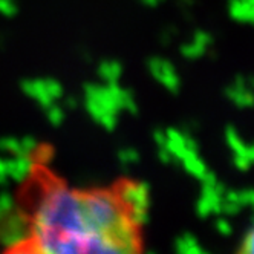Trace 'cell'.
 I'll list each match as a JSON object with an SVG mask.
<instances>
[{
    "mask_svg": "<svg viewBox=\"0 0 254 254\" xmlns=\"http://www.w3.org/2000/svg\"><path fill=\"white\" fill-rule=\"evenodd\" d=\"M23 231L6 251L31 254H132L142 250L149 187L133 179L74 186L43 158L31 161L17 191Z\"/></svg>",
    "mask_w": 254,
    "mask_h": 254,
    "instance_id": "6da1fadb",
    "label": "cell"
},
{
    "mask_svg": "<svg viewBox=\"0 0 254 254\" xmlns=\"http://www.w3.org/2000/svg\"><path fill=\"white\" fill-rule=\"evenodd\" d=\"M152 69L155 77L164 84L170 92L176 94L181 86V80L176 74V69L173 67L172 63L164 62V60H153L152 62Z\"/></svg>",
    "mask_w": 254,
    "mask_h": 254,
    "instance_id": "7a4b0ae2",
    "label": "cell"
},
{
    "mask_svg": "<svg viewBox=\"0 0 254 254\" xmlns=\"http://www.w3.org/2000/svg\"><path fill=\"white\" fill-rule=\"evenodd\" d=\"M225 97L239 109L254 107V92L248 87H236L230 84L225 89Z\"/></svg>",
    "mask_w": 254,
    "mask_h": 254,
    "instance_id": "3957f363",
    "label": "cell"
},
{
    "mask_svg": "<svg viewBox=\"0 0 254 254\" xmlns=\"http://www.w3.org/2000/svg\"><path fill=\"white\" fill-rule=\"evenodd\" d=\"M175 248L178 253H183V254H202V253H205L202 245L199 244V241L191 233L181 234L179 238L175 241Z\"/></svg>",
    "mask_w": 254,
    "mask_h": 254,
    "instance_id": "277c9868",
    "label": "cell"
},
{
    "mask_svg": "<svg viewBox=\"0 0 254 254\" xmlns=\"http://www.w3.org/2000/svg\"><path fill=\"white\" fill-rule=\"evenodd\" d=\"M181 162H183L184 169L194 178L201 179L204 176V173L208 170L205 162L201 159V156L197 155V152H187V155L181 159Z\"/></svg>",
    "mask_w": 254,
    "mask_h": 254,
    "instance_id": "5b68a950",
    "label": "cell"
},
{
    "mask_svg": "<svg viewBox=\"0 0 254 254\" xmlns=\"http://www.w3.org/2000/svg\"><path fill=\"white\" fill-rule=\"evenodd\" d=\"M225 141L233 153H247V144L233 126H228L225 129Z\"/></svg>",
    "mask_w": 254,
    "mask_h": 254,
    "instance_id": "8992f818",
    "label": "cell"
},
{
    "mask_svg": "<svg viewBox=\"0 0 254 254\" xmlns=\"http://www.w3.org/2000/svg\"><path fill=\"white\" fill-rule=\"evenodd\" d=\"M207 52V48L199 45L197 42H191V43H187L181 48V54L187 59V60H196V59H201L204 54Z\"/></svg>",
    "mask_w": 254,
    "mask_h": 254,
    "instance_id": "52a82bcc",
    "label": "cell"
},
{
    "mask_svg": "<svg viewBox=\"0 0 254 254\" xmlns=\"http://www.w3.org/2000/svg\"><path fill=\"white\" fill-rule=\"evenodd\" d=\"M196 214L201 217V219H205V217L211 216L213 214V207H211V202L208 201L207 197L201 196V199L196 202Z\"/></svg>",
    "mask_w": 254,
    "mask_h": 254,
    "instance_id": "ba28073f",
    "label": "cell"
},
{
    "mask_svg": "<svg viewBox=\"0 0 254 254\" xmlns=\"http://www.w3.org/2000/svg\"><path fill=\"white\" fill-rule=\"evenodd\" d=\"M239 253H245V254H254V225L250 231H247V234L244 236V239L241 242V247L238 250Z\"/></svg>",
    "mask_w": 254,
    "mask_h": 254,
    "instance_id": "9c48e42d",
    "label": "cell"
},
{
    "mask_svg": "<svg viewBox=\"0 0 254 254\" xmlns=\"http://www.w3.org/2000/svg\"><path fill=\"white\" fill-rule=\"evenodd\" d=\"M233 164L241 172H248L250 167L253 166V162L250 161L247 153H233Z\"/></svg>",
    "mask_w": 254,
    "mask_h": 254,
    "instance_id": "30bf717a",
    "label": "cell"
},
{
    "mask_svg": "<svg viewBox=\"0 0 254 254\" xmlns=\"http://www.w3.org/2000/svg\"><path fill=\"white\" fill-rule=\"evenodd\" d=\"M214 227L217 230V233L222 234V236H230L233 233V225L230 224V221L227 217H217L216 222H214Z\"/></svg>",
    "mask_w": 254,
    "mask_h": 254,
    "instance_id": "8fae6325",
    "label": "cell"
},
{
    "mask_svg": "<svg viewBox=\"0 0 254 254\" xmlns=\"http://www.w3.org/2000/svg\"><path fill=\"white\" fill-rule=\"evenodd\" d=\"M241 210H242V207L238 202L227 201V199L222 201V214L224 216H236Z\"/></svg>",
    "mask_w": 254,
    "mask_h": 254,
    "instance_id": "7c38bea8",
    "label": "cell"
},
{
    "mask_svg": "<svg viewBox=\"0 0 254 254\" xmlns=\"http://www.w3.org/2000/svg\"><path fill=\"white\" fill-rule=\"evenodd\" d=\"M193 40H194V42H197L199 45L205 46V48L211 46V43H213L211 34H208V32H205V31H196V32H194V35H193Z\"/></svg>",
    "mask_w": 254,
    "mask_h": 254,
    "instance_id": "4fadbf2b",
    "label": "cell"
},
{
    "mask_svg": "<svg viewBox=\"0 0 254 254\" xmlns=\"http://www.w3.org/2000/svg\"><path fill=\"white\" fill-rule=\"evenodd\" d=\"M202 183V187H213V186H216V183L219 179H217V176H216V173L214 172H210V170H207L205 173H204V176L199 179Z\"/></svg>",
    "mask_w": 254,
    "mask_h": 254,
    "instance_id": "5bb4252c",
    "label": "cell"
},
{
    "mask_svg": "<svg viewBox=\"0 0 254 254\" xmlns=\"http://www.w3.org/2000/svg\"><path fill=\"white\" fill-rule=\"evenodd\" d=\"M159 158H161V161H164V162H170L172 159H175L173 158V155L169 152V149L164 146V149H162L161 152H159Z\"/></svg>",
    "mask_w": 254,
    "mask_h": 254,
    "instance_id": "9a60e30c",
    "label": "cell"
},
{
    "mask_svg": "<svg viewBox=\"0 0 254 254\" xmlns=\"http://www.w3.org/2000/svg\"><path fill=\"white\" fill-rule=\"evenodd\" d=\"M155 139H156V142L159 144V146H164L166 141H167V138L164 136V133H162L161 130H158V132L155 133Z\"/></svg>",
    "mask_w": 254,
    "mask_h": 254,
    "instance_id": "2e32d148",
    "label": "cell"
},
{
    "mask_svg": "<svg viewBox=\"0 0 254 254\" xmlns=\"http://www.w3.org/2000/svg\"><path fill=\"white\" fill-rule=\"evenodd\" d=\"M247 156L250 158V161L254 164V142L253 144H247Z\"/></svg>",
    "mask_w": 254,
    "mask_h": 254,
    "instance_id": "e0dca14e",
    "label": "cell"
},
{
    "mask_svg": "<svg viewBox=\"0 0 254 254\" xmlns=\"http://www.w3.org/2000/svg\"><path fill=\"white\" fill-rule=\"evenodd\" d=\"M245 78H247V87L251 89L253 92H254V75H248V77H245Z\"/></svg>",
    "mask_w": 254,
    "mask_h": 254,
    "instance_id": "ac0fdd59",
    "label": "cell"
},
{
    "mask_svg": "<svg viewBox=\"0 0 254 254\" xmlns=\"http://www.w3.org/2000/svg\"><path fill=\"white\" fill-rule=\"evenodd\" d=\"M251 222H253V225H254V214H253V217H251Z\"/></svg>",
    "mask_w": 254,
    "mask_h": 254,
    "instance_id": "d6986e66",
    "label": "cell"
}]
</instances>
